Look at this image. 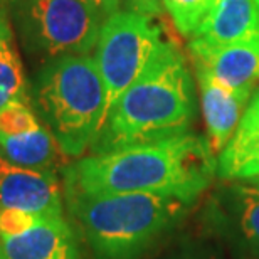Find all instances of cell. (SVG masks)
I'll use <instances>...</instances> for the list:
<instances>
[{"mask_svg":"<svg viewBox=\"0 0 259 259\" xmlns=\"http://www.w3.org/2000/svg\"><path fill=\"white\" fill-rule=\"evenodd\" d=\"M195 115L187 63L167 42L137 81L110 108L93 153L157 142L190 132Z\"/></svg>","mask_w":259,"mask_h":259,"instance_id":"obj_2","label":"cell"},{"mask_svg":"<svg viewBox=\"0 0 259 259\" xmlns=\"http://www.w3.org/2000/svg\"><path fill=\"white\" fill-rule=\"evenodd\" d=\"M194 66L207 126V142L212 152L219 155L239 126L247 101L222 86L202 64L194 63Z\"/></svg>","mask_w":259,"mask_h":259,"instance_id":"obj_11","label":"cell"},{"mask_svg":"<svg viewBox=\"0 0 259 259\" xmlns=\"http://www.w3.org/2000/svg\"><path fill=\"white\" fill-rule=\"evenodd\" d=\"M165 44L162 30L150 15L118 10L103 22L95 61L106 88L108 111Z\"/></svg>","mask_w":259,"mask_h":259,"instance_id":"obj_6","label":"cell"},{"mask_svg":"<svg viewBox=\"0 0 259 259\" xmlns=\"http://www.w3.org/2000/svg\"><path fill=\"white\" fill-rule=\"evenodd\" d=\"M221 204H224L234 237L259 259V184L231 182L224 189Z\"/></svg>","mask_w":259,"mask_h":259,"instance_id":"obj_14","label":"cell"},{"mask_svg":"<svg viewBox=\"0 0 259 259\" xmlns=\"http://www.w3.org/2000/svg\"><path fill=\"white\" fill-rule=\"evenodd\" d=\"M256 5H257V9H259V0H256Z\"/></svg>","mask_w":259,"mask_h":259,"instance_id":"obj_22","label":"cell"},{"mask_svg":"<svg viewBox=\"0 0 259 259\" xmlns=\"http://www.w3.org/2000/svg\"><path fill=\"white\" fill-rule=\"evenodd\" d=\"M81 2L91 5V7L95 10H98V12L103 15V19L106 20L110 15H113L115 12L120 10L121 0H81Z\"/></svg>","mask_w":259,"mask_h":259,"instance_id":"obj_19","label":"cell"},{"mask_svg":"<svg viewBox=\"0 0 259 259\" xmlns=\"http://www.w3.org/2000/svg\"><path fill=\"white\" fill-rule=\"evenodd\" d=\"M0 259H5V257L2 256V252H0Z\"/></svg>","mask_w":259,"mask_h":259,"instance_id":"obj_23","label":"cell"},{"mask_svg":"<svg viewBox=\"0 0 259 259\" xmlns=\"http://www.w3.org/2000/svg\"><path fill=\"white\" fill-rule=\"evenodd\" d=\"M259 35L256 0H214L192 34L190 46L217 48Z\"/></svg>","mask_w":259,"mask_h":259,"instance_id":"obj_10","label":"cell"},{"mask_svg":"<svg viewBox=\"0 0 259 259\" xmlns=\"http://www.w3.org/2000/svg\"><path fill=\"white\" fill-rule=\"evenodd\" d=\"M190 53L222 86L249 100L259 82V35L217 48L190 46Z\"/></svg>","mask_w":259,"mask_h":259,"instance_id":"obj_8","label":"cell"},{"mask_svg":"<svg viewBox=\"0 0 259 259\" xmlns=\"http://www.w3.org/2000/svg\"><path fill=\"white\" fill-rule=\"evenodd\" d=\"M66 200L96 259H140L192 205L157 194H66Z\"/></svg>","mask_w":259,"mask_h":259,"instance_id":"obj_3","label":"cell"},{"mask_svg":"<svg viewBox=\"0 0 259 259\" xmlns=\"http://www.w3.org/2000/svg\"><path fill=\"white\" fill-rule=\"evenodd\" d=\"M251 108H254V110H257L259 111V91L256 93V96L252 98V101H251V105H249Z\"/></svg>","mask_w":259,"mask_h":259,"instance_id":"obj_20","label":"cell"},{"mask_svg":"<svg viewBox=\"0 0 259 259\" xmlns=\"http://www.w3.org/2000/svg\"><path fill=\"white\" fill-rule=\"evenodd\" d=\"M42 123L35 116L27 101H14L0 110V135L14 137V135L27 133L37 130Z\"/></svg>","mask_w":259,"mask_h":259,"instance_id":"obj_17","label":"cell"},{"mask_svg":"<svg viewBox=\"0 0 259 259\" xmlns=\"http://www.w3.org/2000/svg\"><path fill=\"white\" fill-rule=\"evenodd\" d=\"M217 175L227 182L259 184V111L247 108L229 143L217 157Z\"/></svg>","mask_w":259,"mask_h":259,"instance_id":"obj_12","label":"cell"},{"mask_svg":"<svg viewBox=\"0 0 259 259\" xmlns=\"http://www.w3.org/2000/svg\"><path fill=\"white\" fill-rule=\"evenodd\" d=\"M25 46L58 58L88 54L103 27V15L81 0H9Z\"/></svg>","mask_w":259,"mask_h":259,"instance_id":"obj_5","label":"cell"},{"mask_svg":"<svg viewBox=\"0 0 259 259\" xmlns=\"http://www.w3.org/2000/svg\"><path fill=\"white\" fill-rule=\"evenodd\" d=\"M123 2L126 5V10L150 15V17L162 14V0H123Z\"/></svg>","mask_w":259,"mask_h":259,"instance_id":"obj_18","label":"cell"},{"mask_svg":"<svg viewBox=\"0 0 259 259\" xmlns=\"http://www.w3.org/2000/svg\"><path fill=\"white\" fill-rule=\"evenodd\" d=\"M0 155L19 167L51 172H56V167L67 158L46 125L14 137L0 135Z\"/></svg>","mask_w":259,"mask_h":259,"instance_id":"obj_13","label":"cell"},{"mask_svg":"<svg viewBox=\"0 0 259 259\" xmlns=\"http://www.w3.org/2000/svg\"><path fill=\"white\" fill-rule=\"evenodd\" d=\"M214 0H162L175 27L184 35H192Z\"/></svg>","mask_w":259,"mask_h":259,"instance_id":"obj_16","label":"cell"},{"mask_svg":"<svg viewBox=\"0 0 259 259\" xmlns=\"http://www.w3.org/2000/svg\"><path fill=\"white\" fill-rule=\"evenodd\" d=\"M14 101H27L22 63L14 49L5 10L0 12V110Z\"/></svg>","mask_w":259,"mask_h":259,"instance_id":"obj_15","label":"cell"},{"mask_svg":"<svg viewBox=\"0 0 259 259\" xmlns=\"http://www.w3.org/2000/svg\"><path fill=\"white\" fill-rule=\"evenodd\" d=\"M217 175V158L195 133L91 153L64 168L66 194H157L194 204Z\"/></svg>","mask_w":259,"mask_h":259,"instance_id":"obj_1","label":"cell"},{"mask_svg":"<svg viewBox=\"0 0 259 259\" xmlns=\"http://www.w3.org/2000/svg\"><path fill=\"white\" fill-rule=\"evenodd\" d=\"M4 10V7H2V0H0V12H2Z\"/></svg>","mask_w":259,"mask_h":259,"instance_id":"obj_21","label":"cell"},{"mask_svg":"<svg viewBox=\"0 0 259 259\" xmlns=\"http://www.w3.org/2000/svg\"><path fill=\"white\" fill-rule=\"evenodd\" d=\"M0 209L37 217H63V190L56 172L19 167L0 155Z\"/></svg>","mask_w":259,"mask_h":259,"instance_id":"obj_7","label":"cell"},{"mask_svg":"<svg viewBox=\"0 0 259 259\" xmlns=\"http://www.w3.org/2000/svg\"><path fill=\"white\" fill-rule=\"evenodd\" d=\"M34 105L66 157L93 147L108 115L106 88L88 54L58 56L34 82Z\"/></svg>","mask_w":259,"mask_h":259,"instance_id":"obj_4","label":"cell"},{"mask_svg":"<svg viewBox=\"0 0 259 259\" xmlns=\"http://www.w3.org/2000/svg\"><path fill=\"white\" fill-rule=\"evenodd\" d=\"M5 259H82L77 236L63 217L40 219L17 236H0Z\"/></svg>","mask_w":259,"mask_h":259,"instance_id":"obj_9","label":"cell"}]
</instances>
